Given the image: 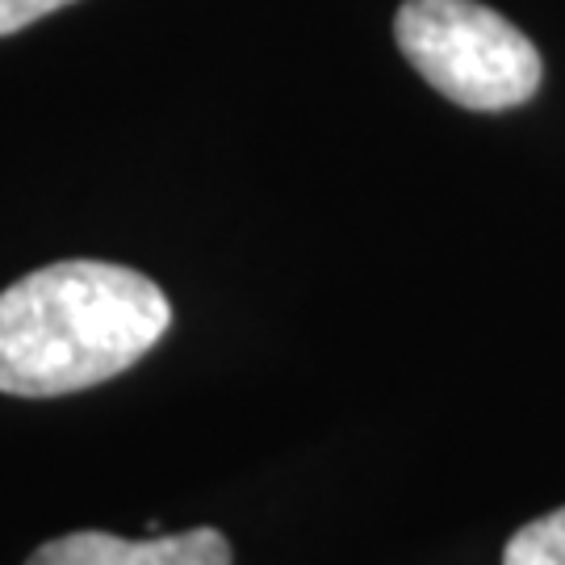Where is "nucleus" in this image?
Listing matches in <instances>:
<instances>
[{
    "label": "nucleus",
    "instance_id": "5",
    "mask_svg": "<svg viewBox=\"0 0 565 565\" xmlns=\"http://www.w3.org/2000/svg\"><path fill=\"white\" fill-rule=\"evenodd\" d=\"M63 4H76V0H0V39L4 34H18L25 25H34L46 13L63 9Z\"/></svg>",
    "mask_w": 565,
    "mask_h": 565
},
{
    "label": "nucleus",
    "instance_id": "2",
    "mask_svg": "<svg viewBox=\"0 0 565 565\" xmlns=\"http://www.w3.org/2000/svg\"><path fill=\"white\" fill-rule=\"evenodd\" d=\"M394 39L436 93L478 114L524 105L545 76L541 51L524 30L478 0H406Z\"/></svg>",
    "mask_w": 565,
    "mask_h": 565
},
{
    "label": "nucleus",
    "instance_id": "4",
    "mask_svg": "<svg viewBox=\"0 0 565 565\" xmlns=\"http://www.w3.org/2000/svg\"><path fill=\"white\" fill-rule=\"evenodd\" d=\"M503 565H565V507L520 527L507 541Z\"/></svg>",
    "mask_w": 565,
    "mask_h": 565
},
{
    "label": "nucleus",
    "instance_id": "1",
    "mask_svg": "<svg viewBox=\"0 0 565 565\" xmlns=\"http://www.w3.org/2000/svg\"><path fill=\"white\" fill-rule=\"evenodd\" d=\"M172 302L126 264L60 260L0 294V394L60 398L139 364Z\"/></svg>",
    "mask_w": 565,
    "mask_h": 565
},
{
    "label": "nucleus",
    "instance_id": "3",
    "mask_svg": "<svg viewBox=\"0 0 565 565\" xmlns=\"http://www.w3.org/2000/svg\"><path fill=\"white\" fill-rule=\"evenodd\" d=\"M231 541L218 527H189L172 536L121 541L109 532H72L46 545L25 565H231Z\"/></svg>",
    "mask_w": 565,
    "mask_h": 565
}]
</instances>
